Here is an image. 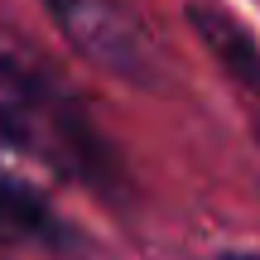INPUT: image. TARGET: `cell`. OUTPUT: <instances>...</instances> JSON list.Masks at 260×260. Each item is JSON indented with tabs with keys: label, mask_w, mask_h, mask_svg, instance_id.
<instances>
[{
	"label": "cell",
	"mask_w": 260,
	"mask_h": 260,
	"mask_svg": "<svg viewBox=\"0 0 260 260\" xmlns=\"http://www.w3.org/2000/svg\"><path fill=\"white\" fill-rule=\"evenodd\" d=\"M53 226L58 222L44 207V198L0 174V236H10V241H39V236H53Z\"/></svg>",
	"instance_id": "cell-4"
},
{
	"label": "cell",
	"mask_w": 260,
	"mask_h": 260,
	"mask_svg": "<svg viewBox=\"0 0 260 260\" xmlns=\"http://www.w3.org/2000/svg\"><path fill=\"white\" fill-rule=\"evenodd\" d=\"M222 260H260V255H222Z\"/></svg>",
	"instance_id": "cell-5"
},
{
	"label": "cell",
	"mask_w": 260,
	"mask_h": 260,
	"mask_svg": "<svg viewBox=\"0 0 260 260\" xmlns=\"http://www.w3.org/2000/svg\"><path fill=\"white\" fill-rule=\"evenodd\" d=\"M0 135L92 188L121 183V164L77 92L48 68L44 53L10 34H0Z\"/></svg>",
	"instance_id": "cell-1"
},
{
	"label": "cell",
	"mask_w": 260,
	"mask_h": 260,
	"mask_svg": "<svg viewBox=\"0 0 260 260\" xmlns=\"http://www.w3.org/2000/svg\"><path fill=\"white\" fill-rule=\"evenodd\" d=\"M68 44L121 82H154V44L125 0H44Z\"/></svg>",
	"instance_id": "cell-2"
},
{
	"label": "cell",
	"mask_w": 260,
	"mask_h": 260,
	"mask_svg": "<svg viewBox=\"0 0 260 260\" xmlns=\"http://www.w3.org/2000/svg\"><path fill=\"white\" fill-rule=\"evenodd\" d=\"M188 19L198 24V34H203V44L212 48L217 58H222V68L232 77H241L246 87H255L260 92V48L251 44V34H246L236 19H226L222 10H203V5H193L188 10Z\"/></svg>",
	"instance_id": "cell-3"
}]
</instances>
